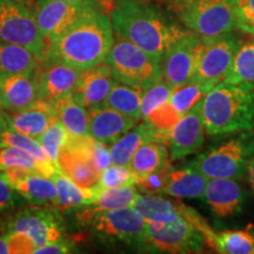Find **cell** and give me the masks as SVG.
I'll return each mask as SVG.
<instances>
[{"instance_id":"obj_1","label":"cell","mask_w":254,"mask_h":254,"mask_svg":"<svg viewBox=\"0 0 254 254\" xmlns=\"http://www.w3.org/2000/svg\"><path fill=\"white\" fill-rule=\"evenodd\" d=\"M113 43L109 13L95 4L71 27L47 44L40 63H60L85 71L104 63Z\"/></svg>"},{"instance_id":"obj_2","label":"cell","mask_w":254,"mask_h":254,"mask_svg":"<svg viewBox=\"0 0 254 254\" xmlns=\"http://www.w3.org/2000/svg\"><path fill=\"white\" fill-rule=\"evenodd\" d=\"M113 31L161 60L167 47L185 31L168 21L157 6L144 0H117L110 12Z\"/></svg>"},{"instance_id":"obj_3","label":"cell","mask_w":254,"mask_h":254,"mask_svg":"<svg viewBox=\"0 0 254 254\" xmlns=\"http://www.w3.org/2000/svg\"><path fill=\"white\" fill-rule=\"evenodd\" d=\"M205 132L209 135L254 129V84L221 81L201 101Z\"/></svg>"},{"instance_id":"obj_4","label":"cell","mask_w":254,"mask_h":254,"mask_svg":"<svg viewBox=\"0 0 254 254\" xmlns=\"http://www.w3.org/2000/svg\"><path fill=\"white\" fill-rule=\"evenodd\" d=\"M117 38L105 59L117 81L146 91L163 79L161 60L129 41Z\"/></svg>"},{"instance_id":"obj_5","label":"cell","mask_w":254,"mask_h":254,"mask_svg":"<svg viewBox=\"0 0 254 254\" xmlns=\"http://www.w3.org/2000/svg\"><path fill=\"white\" fill-rule=\"evenodd\" d=\"M173 7L190 32L213 39L236 28L233 0H173Z\"/></svg>"},{"instance_id":"obj_6","label":"cell","mask_w":254,"mask_h":254,"mask_svg":"<svg viewBox=\"0 0 254 254\" xmlns=\"http://www.w3.org/2000/svg\"><path fill=\"white\" fill-rule=\"evenodd\" d=\"M254 154V133L241 134L198 155L190 163V168L208 179H239Z\"/></svg>"},{"instance_id":"obj_7","label":"cell","mask_w":254,"mask_h":254,"mask_svg":"<svg viewBox=\"0 0 254 254\" xmlns=\"http://www.w3.org/2000/svg\"><path fill=\"white\" fill-rule=\"evenodd\" d=\"M86 226L104 245L146 250V221L133 207L103 212L94 215Z\"/></svg>"},{"instance_id":"obj_8","label":"cell","mask_w":254,"mask_h":254,"mask_svg":"<svg viewBox=\"0 0 254 254\" xmlns=\"http://www.w3.org/2000/svg\"><path fill=\"white\" fill-rule=\"evenodd\" d=\"M1 232H23L32 238L37 249L65 236L64 218L53 206H23L13 213H6Z\"/></svg>"},{"instance_id":"obj_9","label":"cell","mask_w":254,"mask_h":254,"mask_svg":"<svg viewBox=\"0 0 254 254\" xmlns=\"http://www.w3.org/2000/svg\"><path fill=\"white\" fill-rule=\"evenodd\" d=\"M0 41L26 47L40 60L47 47L31 8L17 0H0Z\"/></svg>"},{"instance_id":"obj_10","label":"cell","mask_w":254,"mask_h":254,"mask_svg":"<svg viewBox=\"0 0 254 254\" xmlns=\"http://www.w3.org/2000/svg\"><path fill=\"white\" fill-rule=\"evenodd\" d=\"M146 250L161 253H198L205 238L184 218L171 222L146 221Z\"/></svg>"},{"instance_id":"obj_11","label":"cell","mask_w":254,"mask_h":254,"mask_svg":"<svg viewBox=\"0 0 254 254\" xmlns=\"http://www.w3.org/2000/svg\"><path fill=\"white\" fill-rule=\"evenodd\" d=\"M239 45V39L232 32L213 39H202L198 65L190 79L213 88L230 73Z\"/></svg>"},{"instance_id":"obj_12","label":"cell","mask_w":254,"mask_h":254,"mask_svg":"<svg viewBox=\"0 0 254 254\" xmlns=\"http://www.w3.org/2000/svg\"><path fill=\"white\" fill-rule=\"evenodd\" d=\"M94 139L90 135L69 134L60 151L57 168L77 185L90 190H99L101 172L92 159Z\"/></svg>"},{"instance_id":"obj_13","label":"cell","mask_w":254,"mask_h":254,"mask_svg":"<svg viewBox=\"0 0 254 254\" xmlns=\"http://www.w3.org/2000/svg\"><path fill=\"white\" fill-rule=\"evenodd\" d=\"M202 39L192 32H185L167 47L161 59L163 79L173 88L185 84L194 74Z\"/></svg>"},{"instance_id":"obj_14","label":"cell","mask_w":254,"mask_h":254,"mask_svg":"<svg viewBox=\"0 0 254 254\" xmlns=\"http://www.w3.org/2000/svg\"><path fill=\"white\" fill-rule=\"evenodd\" d=\"M93 0L71 2L65 0H37L31 7L46 43L56 39L72 26L92 6Z\"/></svg>"},{"instance_id":"obj_15","label":"cell","mask_w":254,"mask_h":254,"mask_svg":"<svg viewBox=\"0 0 254 254\" xmlns=\"http://www.w3.org/2000/svg\"><path fill=\"white\" fill-rule=\"evenodd\" d=\"M0 177L31 205L53 206L57 208L58 192L51 178L21 166L0 171Z\"/></svg>"},{"instance_id":"obj_16","label":"cell","mask_w":254,"mask_h":254,"mask_svg":"<svg viewBox=\"0 0 254 254\" xmlns=\"http://www.w3.org/2000/svg\"><path fill=\"white\" fill-rule=\"evenodd\" d=\"M201 101L183 114L170 129L167 145L172 160L194 153L204 144L205 125L201 114Z\"/></svg>"},{"instance_id":"obj_17","label":"cell","mask_w":254,"mask_h":254,"mask_svg":"<svg viewBox=\"0 0 254 254\" xmlns=\"http://www.w3.org/2000/svg\"><path fill=\"white\" fill-rule=\"evenodd\" d=\"M116 81L110 65L104 62L81 72L72 95L88 111L98 109L104 106Z\"/></svg>"},{"instance_id":"obj_18","label":"cell","mask_w":254,"mask_h":254,"mask_svg":"<svg viewBox=\"0 0 254 254\" xmlns=\"http://www.w3.org/2000/svg\"><path fill=\"white\" fill-rule=\"evenodd\" d=\"M38 99L53 104L72 94L80 77V69L60 63H40Z\"/></svg>"},{"instance_id":"obj_19","label":"cell","mask_w":254,"mask_h":254,"mask_svg":"<svg viewBox=\"0 0 254 254\" xmlns=\"http://www.w3.org/2000/svg\"><path fill=\"white\" fill-rule=\"evenodd\" d=\"M39 67L0 79V110L18 112L38 100Z\"/></svg>"},{"instance_id":"obj_20","label":"cell","mask_w":254,"mask_h":254,"mask_svg":"<svg viewBox=\"0 0 254 254\" xmlns=\"http://www.w3.org/2000/svg\"><path fill=\"white\" fill-rule=\"evenodd\" d=\"M88 112V135L105 144H112L139 123V119L126 116L106 106L98 107Z\"/></svg>"},{"instance_id":"obj_21","label":"cell","mask_w":254,"mask_h":254,"mask_svg":"<svg viewBox=\"0 0 254 254\" xmlns=\"http://www.w3.org/2000/svg\"><path fill=\"white\" fill-rule=\"evenodd\" d=\"M204 196L218 217H230L238 213L244 201L243 190L236 179L212 178L208 179Z\"/></svg>"},{"instance_id":"obj_22","label":"cell","mask_w":254,"mask_h":254,"mask_svg":"<svg viewBox=\"0 0 254 254\" xmlns=\"http://www.w3.org/2000/svg\"><path fill=\"white\" fill-rule=\"evenodd\" d=\"M5 116L7 118L9 129L36 139L57 120L51 104L39 99L27 109L18 112H5Z\"/></svg>"},{"instance_id":"obj_23","label":"cell","mask_w":254,"mask_h":254,"mask_svg":"<svg viewBox=\"0 0 254 254\" xmlns=\"http://www.w3.org/2000/svg\"><path fill=\"white\" fill-rule=\"evenodd\" d=\"M138 195V190L133 186H123L114 187V189H107L100 190L99 196L92 205L82 206L77 208L75 218L79 224L86 226L88 221L94 215L103 213V212L113 211L124 207H132L133 202Z\"/></svg>"},{"instance_id":"obj_24","label":"cell","mask_w":254,"mask_h":254,"mask_svg":"<svg viewBox=\"0 0 254 254\" xmlns=\"http://www.w3.org/2000/svg\"><path fill=\"white\" fill-rule=\"evenodd\" d=\"M51 179L53 180L58 192L57 208L60 212H67L71 209L80 208L82 206L92 205L99 196L100 190H90L79 186L72 182L68 177L57 168Z\"/></svg>"},{"instance_id":"obj_25","label":"cell","mask_w":254,"mask_h":254,"mask_svg":"<svg viewBox=\"0 0 254 254\" xmlns=\"http://www.w3.org/2000/svg\"><path fill=\"white\" fill-rule=\"evenodd\" d=\"M57 119L65 126L68 133L74 136L88 135L90 112L78 103L72 94L51 104Z\"/></svg>"},{"instance_id":"obj_26","label":"cell","mask_w":254,"mask_h":254,"mask_svg":"<svg viewBox=\"0 0 254 254\" xmlns=\"http://www.w3.org/2000/svg\"><path fill=\"white\" fill-rule=\"evenodd\" d=\"M207 183L208 178L190 167L172 170L168 174L165 194L174 198H200L204 196Z\"/></svg>"},{"instance_id":"obj_27","label":"cell","mask_w":254,"mask_h":254,"mask_svg":"<svg viewBox=\"0 0 254 254\" xmlns=\"http://www.w3.org/2000/svg\"><path fill=\"white\" fill-rule=\"evenodd\" d=\"M40 59L26 47L0 41V79L37 69Z\"/></svg>"},{"instance_id":"obj_28","label":"cell","mask_w":254,"mask_h":254,"mask_svg":"<svg viewBox=\"0 0 254 254\" xmlns=\"http://www.w3.org/2000/svg\"><path fill=\"white\" fill-rule=\"evenodd\" d=\"M132 207L145 221L171 222L180 218L179 201L173 202L157 194H138Z\"/></svg>"},{"instance_id":"obj_29","label":"cell","mask_w":254,"mask_h":254,"mask_svg":"<svg viewBox=\"0 0 254 254\" xmlns=\"http://www.w3.org/2000/svg\"><path fill=\"white\" fill-rule=\"evenodd\" d=\"M145 90L116 81L107 95L104 106L118 111L133 118H141V99Z\"/></svg>"},{"instance_id":"obj_30","label":"cell","mask_w":254,"mask_h":254,"mask_svg":"<svg viewBox=\"0 0 254 254\" xmlns=\"http://www.w3.org/2000/svg\"><path fill=\"white\" fill-rule=\"evenodd\" d=\"M168 160L165 145L158 142H146L133 154L129 167L136 179L155 172Z\"/></svg>"},{"instance_id":"obj_31","label":"cell","mask_w":254,"mask_h":254,"mask_svg":"<svg viewBox=\"0 0 254 254\" xmlns=\"http://www.w3.org/2000/svg\"><path fill=\"white\" fill-rule=\"evenodd\" d=\"M222 81L228 84H254V39L240 43L231 71Z\"/></svg>"},{"instance_id":"obj_32","label":"cell","mask_w":254,"mask_h":254,"mask_svg":"<svg viewBox=\"0 0 254 254\" xmlns=\"http://www.w3.org/2000/svg\"><path fill=\"white\" fill-rule=\"evenodd\" d=\"M11 166H21L33 172L51 178L57 168L49 167L23 148L15 146H0V171Z\"/></svg>"},{"instance_id":"obj_33","label":"cell","mask_w":254,"mask_h":254,"mask_svg":"<svg viewBox=\"0 0 254 254\" xmlns=\"http://www.w3.org/2000/svg\"><path fill=\"white\" fill-rule=\"evenodd\" d=\"M213 249L222 254H254V232L237 230L215 233Z\"/></svg>"},{"instance_id":"obj_34","label":"cell","mask_w":254,"mask_h":254,"mask_svg":"<svg viewBox=\"0 0 254 254\" xmlns=\"http://www.w3.org/2000/svg\"><path fill=\"white\" fill-rule=\"evenodd\" d=\"M211 90L212 88L207 85L190 79L185 84L174 88L170 97V103L176 109L177 112L180 116H183V114L189 112L199 101H201L202 98Z\"/></svg>"},{"instance_id":"obj_35","label":"cell","mask_w":254,"mask_h":254,"mask_svg":"<svg viewBox=\"0 0 254 254\" xmlns=\"http://www.w3.org/2000/svg\"><path fill=\"white\" fill-rule=\"evenodd\" d=\"M68 136L69 133L67 129L57 119L47 127L45 131L41 133V135L37 138L41 146H43L47 157H49L55 166H57L59 153L64 147V145L67 141Z\"/></svg>"},{"instance_id":"obj_36","label":"cell","mask_w":254,"mask_h":254,"mask_svg":"<svg viewBox=\"0 0 254 254\" xmlns=\"http://www.w3.org/2000/svg\"><path fill=\"white\" fill-rule=\"evenodd\" d=\"M0 146H15V147L23 148L33 155L34 158H37L40 163L49 167L57 168V166H55L47 157L39 140L36 138L21 134V133L15 132L13 129H7L0 136Z\"/></svg>"},{"instance_id":"obj_37","label":"cell","mask_w":254,"mask_h":254,"mask_svg":"<svg viewBox=\"0 0 254 254\" xmlns=\"http://www.w3.org/2000/svg\"><path fill=\"white\" fill-rule=\"evenodd\" d=\"M136 182V176L129 166L123 165H112L100 174L99 190L114 189V187L123 186H134Z\"/></svg>"},{"instance_id":"obj_38","label":"cell","mask_w":254,"mask_h":254,"mask_svg":"<svg viewBox=\"0 0 254 254\" xmlns=\"http://www.w3.org/2000/svg\"><path fill=\"white\" fill-rule=\"evenodd\" d=\"M174 88L164 79L159 80L153 86L147 88L144 92L141 99V119H145L154 109L170 100Z\"/></svg>"},{"instance_id":"obj_39","label":"cell","mask_w":254,"mask_h":254,"mask_svg":"<svg viewBox=\"0 0 254 254\" xmlns=\"http://www.w3.org/2000/svg\"><path fill=\"white\" fill-rule=\"evenodd\" d=\"M173 170L172 165L170 161H166L163 166L155 172L148 174L144 178L136 179L135 186L146 194H160L165 193V187H166L168 174Z\"/></svg>"},{"instance_id":"obj_40","label":"cell","mask_w":254,"mask_h":254,"mask_svg":"<svg viewBox=\"0 0 254 254\" xmlns=\"http://www.w3.org/2000/svg\"><path fill=\"white\" fill-rule=\"evenodd\" d=\"M180 114L171 105L170 100L154 109L144 119V122L151 124L152 126L161 129H171L180 118Z\"/></svg>"},{"instance_id":"obj_41","label":"cell","mask_w":254,"mask_h":254,"mask_svg":"<svg viewBox=\"0 0 254 254\" xmlns=\"http://www.w3.org/2000/svg\"><path fill=\"white\" fill-rule=\"evenodd\" d=\"M233 4L237 28L254 36V0H233Z\"/></svg>"},{"instance_id":"obj_42","label":"cell","mask_w":254,"mask_h":254,"mask_svg":"<svg viewBox=\"0 0 254 254\" xmlns=\"http://www.w3.org/2000/svg\"><path fill=\"white\" fill-rule=\"evenodd\" d=\"M25 201L26 200L0 177V217L12 209L24 206Z\"/></svg>"},{"instance_id":"obj_43","label":"cell","mask_w":254,"mask_h":254,"mask_svg":"<svg viewBox=\"0 0 254 254\" xmlns=\"http://www.w3.org/2000/svg\"><path fill=\"white\" fill-rule=\"evenodd\" d=\"M6 234L9 254H30L34 253L37 245L30 236L23 232H9Z\"/></svg>"},{"instance_id":"obj_44","label":"cell","mask_w":254,"mask_h":254,"mask_svg":"<svg viewBox=\"0 0 254 254\" xmlns=\"http://www.w3.org/2000/svg\"><path fill=\"white\" fill-rule=\"evenodd\" d=\"M75 241L73 238H68L63 236L58 240L53 241V243L47 244L39 247L34 251V253L38 254H64V253H73L75 252Z\"/></svg>"},{"instance_id":"obj_45","label":"cell","mask_w":254,"mask_h":254,"mask_svg":"<svg viewBox=\"0 0 254 254\" xmlns=\"http://www.w3.org/2000/svg\"><path fill=\"white\" fill-rule=\"evenodd\" d=\"M92 159H93L94 165L100 172H103L104 170H106L107 167L111 166L112 159H111L110 148L107 147V144L98 141L94 139L93 148H92Z\"/></svg>"},{"instance_id":"obj_46","label":"cell","mask_w":254,"mask_h":254,"mask_svg":"<svg viewBox=\"0 0 254 254\" xmlns=\"http://www.w3.org/2000/svg\"><path fill=\"white\" fill-rule=\"evenodd\" d=\"M93 1L97 2L106 13H110L116 4V0H93Z\"/></svg>"},{"instance_id":"obj_47","label":"cell","mask_w":254,"mask_h":254,"mask_svg":"<svg viewBox=\"0 0 254 254\" xmlns=\"http://www.w3.org/2000/svg\"><path fill=\"white\" fill-rule=\"evenodd\" d=\"M7 129H9L7 118H6L4 111L0 110V136H1L2 133L7 131Z\"/></svg>"},{"instance_id":"obj_48","label":"cell","mask_w":254,"mask_h":254,"mask_svg":"<svg viewBox=\"0 0 254 254\" xmlns=\"http://www.w3.org/2000/svg\"><path fill=\"white\" fill-rule=\"evenodd\" d=\"M247 171H249L250 183H251V185H252L253 190H254V154L252 155V158L250 159L249 165H247Z\"/></svg>"},{"instance_id":"obj_49","label":"cell","mask_w":254,"mask_h":254,"mask_svg":"<svg viewBox=\"0 0 254 254\" xmlns=\"http://www.w3.org/2000/svg\"><path fill=\"white\" fill-rule=\"evenodd\" d=\"M9 254V250H8V244H7V239H6V234L2 233L0 236V254Z\"/></svg>"},{"instance_id":"obj_50","label":"cell","mask_w":254,"mask_h":254,"mask_svg":"<svg viewBox=\"0 0 254 254\" xmlns=\"http://www.w3.org/2000/svg\"><path fill=\"white\" fill-rule=\"evenodd\" d=\"M17 1L21 2V4H24V5H26V6H28V7H32V6L34 5V2H36L37 0H17Z\"/></svg>"},{"instance_id":"obj_51","label":"cell","mask_w":254,"mask_h":254,"mask_svg":"<svg viewBox=\"0 0 254 254\" xmlns=\"http://www.w3.org/2000/svg\"><path fill=\"white\" fill-rule=\"evenodd\" d=\"M65 1H71V2H80V1H85V0H65Z\"/></svg>"}]
</instances>
